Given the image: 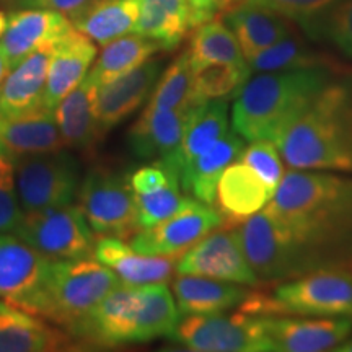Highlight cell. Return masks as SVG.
<instances>
[{"label":"cell","instance_id":"35","mask_svg":"<svg viewBox=\"0 0 352 352\" xmlns=\"http://www.w3.org/2000/svg\"><path fill=\"white\" fill-rule=\"evenodd\" d=\"M142 287V323H140V342H148L157 338H171L179 323V310L173 294L165 283L144 284Z\"/></svg>","mask_w":352,"mask_h":352},{"label":"cell","instance_id":"31","mask_svg":"<svg viewBox=\"0 0 352 352\" xmlns=\"http://www.w3.org/2000/svg\"><path fill=\"white\" fill-rule=\"evenodd\" d=\"M228 131L227 100H204L192 108L179 147V175Z\"/></svg>","mask_w":352,"mask_h":352},{"label":"cell","instance_id":"43","mask_svg":"<svg viewBox=\"0 0 352 352\" xmlns=\"http://www.w3.org/2000/svg\"><path fill=\"white\" fill-rule=\"evenodd\" d=\"M3 2L15 8H46V10H56L64 13L72 21L80 13L85 12L95 0H3Z\"/></svg>","mask_w":352,"mask_h":352},{"label":"cell","instance_id":"30","mask_svg":"<svg viewBox=\"0 0 352 352\" xmlns=\"http://www.w3.org/2000/svg\"><path fill=\"white\" fill-rule=\"evenodd\" d=\"M139 12L140 0H95L72 20V25L91 41L104 46L134 32Z\"/></svg>","mask_w":352,"mask_h":352},{"label":"cell","instance_id":"25","mask_svg":"<svg viewBox=\"0 0 352 352\" xmlns=\"http://www.w3.org/2000/svg\"><path fill=\"white\" fill-rule=\"evenodd\" d=\"M171 289L179 315L186 316L223 314L240 307L252 294L241 284L192 274H178Z\"/></svg>","mask_w":352,"mask_h":352},{"label":"cell","instance_id":"6","mask_svg":"<svg viewBox=\"0 0 352 352\" xmlns=\"http://www.w3.org/2000/svg\"><path fill=\"white\" fill-rule=\"evenodd\" d=\"M15 235L51 261L90 258L95 252V233L72 202L25 212Z\"/></svg>","mask_w":352,"mask_h":352},{"label":"cell","instance_id":"37","mask_svg":"<svg viewBox=\"0 0 352 352\" xmlns=\"http://www.w3.org/2000/svg\"><path fill=\"white\" fill-rule=\"evenodd\" d=\"M197 100H228L236 96L252 76L248 63L208 64L192 70Z\"/></svg>","mask_w":352,"mask_h":352},{"label":"cell","instance_id":"45","mask_svg":"<svg viewBox=\"0 0 352 352\" xmlns=\"http://www.w3.org/2000/svg\"><path fill=\"white\" fill-rule=\"evenodd\" d=\"M15 176V160H13L3 144L0 142V184Z\"/></svg>","mask_w":352,"mask_h":352},{"label":"cell","instance_id":"32","mask_svg":"<svg viewBox=\"0 0 352 352\" xmlns=\"http://www.w3.org/2000/svg\"><path fill=\"white\" fill-rule=\"evenodd\" d=\"M160 50V44L142 34H124L104 44L88 77L96 87L104 85L138 69Z\"/></svg>","mask_w":352,"mask_h":352},{"label":"cell","instance_id":"42","mask_svg":"<svg viewBox=\"0 0 352 352\" xmlns=\"http://www.w3.org/2000/svg\"><path fill=\"white\" fill-rule=\"evenodd\" d=\"M25 210L21 209L15 188V176L0 184V233H15L23 220Z\"/></svg>","mask_w":352,"mask_h":352},{"label":"cell","instance_id":"38","mask_svg":"<svg viewBox=\"0 0 352 352\" xmlns=\"http://www.w3.org/2000/svg\"><path fill=\"white\" fill-rule=\"evenodd\" d=\"M134 201L139 228L140 230L151 228L173 215L183 204L184 196L182 195V182L176 178L165 186L152 189V191L134 192Z\"/></svg>","mask_w":352,"mask_h":352},{"label":"cell","instance_id":"16","mask_svg":"<svg viewBox=\"0 0 352 352\" xmlns=\"http://www.w3.org/2000/svg\"><path fill=\"white\" fill-rule=\"evenodd\" d=\"M191 111H175L147 104L129 131L132 153L168 165L179 175V147Z\"/></svg>","mask_w":352,"mask_h":352},{"label":"cell","instance_id":"4","mask_svg":"<svg viewBox=\"0 0 352 352\" xmlns=\"http://www.w3.org/2000/svg\"><path fill=\"white\" fill-rule=\"evenodd\" d=\"M120 284V277L108 266L90 258L51 261L41 290L21 310L69 329Z\"/></svg>","mask_w":352,"mask_h":352},{"label":"cell","instance_id":"22","mask_svg":"<svg viewBox=\"0 0 352 352\" xmlns=\"http://www.w3.org/2000/svg\"><path fill=\"white\" fill-rule=\"evenodd\" d=\"M0 142L13 160L60 152L64 147L56 111L46 108H38L23 116L0 118Z\"/></svg>","mask_w":352,"mask_h":352},{"label":"cell","instance_id":"23","mask_svg":"<svg viewBox=\"0 0 352 352\" xmlns=\"http://www.w3.org/2000/svg\"><path fill=\"white\" fill-rule=\"evenodd\" d=\"M274 192L243 162L228 165L217 184L215 202L228 228L264 209Z\"/></svg>","mask_w":352,"mask_h":352},{"label":"cell","instance_id":"9","mask_svg":"<svg viewBox=\"0 0 352 352\" xmlns=\"http://www.w3.org/2000/svg\"><path fill=\"white\" fill-rule=\"evenodd\" d=\"M173 340L196 352H272L256 315H188L179 321Z\"/></svg>","mask_w":352,"mask_h":352},{"label":"cell","instance_id":"47","mask_svg":"<svg viewBox=\"0 0 352 352\" xmlns=\"http://www.w3.org/2000/svg\"><path fill=\"white\" fill-rule=\"evenodd\" d=\"M336 352H352V334L334 349Z\"/></svg>","mask_w":352,"mask_h":352},{"label":"cell","instance_id":"29","mask_svg":"<svg viewBox=\"0 0 352 352\" xmlns=\"http://www.w3.org/2000/svg\"><path fill=\"white\" fill-rule=\"evenodd\" d=\"M189 30L192 26L188 0H140L134 33L153 39L164 51H173Z\"/></svg>","mask_w":352,"mask_h":352},{"label":"cell","instance_id":"21","mask_svg":"<svg viewBox=\"0 0 352 352\" xmlns=\"http://www.w3.org/2000/svg\"><path fill=\"white\" fill-rule=\"evenodd\" d=\"M94 256L120 277L122 284L129 285L166 283L176 272L178 263V256L135 252L118 236H100L95 243Z\"/></svg>","mask_w":352,"mask_h":352},{"label":"cell","instance_id":"24","mask_svg":"<svg viewBox=\"0 0 352 352\" xmlns=\"http://www.w3.org/2000/svg\"><path fill=\"white\" fill-rule=\"evenodd\" d=\"M96 90L98 87L87 76L57 104L56 121L65 147L88 153L104 135L95 113Z\"/></svg>","mask_w":352,"mask_h":352},{"label":"cell","instance_id":"8","mask_svg":"<svg viewBox=\"0 0 352 352\" xmlns=\"http://www.w3.org/2000/svg\"><path fill=\"white\" fill-rule=\"evenodd\" d=\"M78 179V164L69 152L15 160V188L25 212L70 204L80 188Z\"/></svg>","mask_w":352,"mask_h":352},{"label":"cell","instance_id":"48","mask_svg":"<svg viewBox=\"0 0 352 352\" xmlns=\"http://www.w3.org/2000/svg\"><path fill=\"white\" fill-rule=\"evenodd\" d=\"M6 28H7V19H6V15L0 12V38H2V34H3V32H6Z\"/></svg>","mask_w":352,"mask_h":352},{"label":"cell","instance_id":"18","mask_svg":"<svg viewBox=\"0 0 352 352\" xmlns=\"http://www.w3.org/2000/svg\"><path fill=\"white\" fill-rule=\"evenodd\" d=\"M160 69L158 60L148 59L126 76L98 87L95 113L103 134L121 124L147 101L160 77Z\"/></svg>","mask_w":352,"mask_h":352},{"label":"cell","instance_id":"44","mask_svg":"<svg viewBox=\"0 0 352 352\" xmlns=\"http://www.w3.org/2000/svg\"><path fill=\"white\" fill-rule=\"evenodd\" d=\"M191 8V26L192 30L206 21L217 19L230 8L235 0H188Z\"/></svg>","mask_w":352,"mask_h":352},{"label":"cell","instance_id":"36","mask_svg":"<svg viewBox=\"0 0 352 352\" xmlns=\"http://www.w3.org/2000/svg\"><path fill=\"white\" fill-rule=\"evenodd\" d=\"M246 63H248L252 72L253 70H256V72H279V70L318 67V65L331 67L329 59L310 50L307 44L290 36L259 51L258 54L246 59Z\"/></svg>","mask_w":352,"mask_h":352},{"label":"cell","instance_id":"26","mask_svg":"<svg viewBox=\"0 0 352 352\" xmlns=\"http://www.w3.org/2000/svg\"><path fill=\"white\" fill-rule=\"evenodd\" d=\"M70 344L67 334L39 316L0 302V352L60 351Z\"/></svg>","mask_w":352,"mask_h":352},{"label":"cell","instance_id":"15","mask_svg":"<svg viewBox=\"0 0 352 352\" xmlns=\"http://www.w3.org/2000/svg\"><path fill=\"white\" fill-rule=\"evenodd\" d=\"M51 259L20 236L0 233V298L21 308L41 290Z\"/></svg>","mask_w":352,"mask_h":352},{"label":"cell","instance_id":"27","mask_svg":"<svg viewBox=\"0 0 352 352\" xmlns=\"http://www.w3.org/2000/svg\"><path fill=\"white\" fill-rule=\"evenodd\" d=\"M223 21L235 34L245 59L292 34L285 16L258 3H235L223 13Z\"/></svg>","mask_w":352,"mask_h":352},{"label":"cell","instance_id":"11","mask_svg":"<svg viewBox=\"0 0 352 352\" xmlns=\"http://www.w3.org/2000/svg\"><path fill=\"white\" fill-rule=\"evenodd\" d=\"M220 226L223 219L214 206L196 197H184L173 215L132 235L131 246L144 254L178 256Z\"/></svg>","mask_w":352,"mask_h":352},{"label":"cell","instance_id":"34","mask_svg":"<svg viewBox=\"0 0 352 352\" xmlns=\"http://www.w3.org/2000/svg\"><path fill=\"white\" fill-rule=\"evenodd\" d=\"M201 100L195 94V74L188 51L178 56L153 88L148 107L175 111H191Z\"/></svg>","mask_w":352,"mask_h":352},{"label":"cell","instance_id":"12","mask_svg":"<svg viewBox=\"0 0 352 352\" xmlns=\"http://www.w3.org/2000/svg\"><path fill=\"white\" fill-rule=\"evenodd\" d=\"M230 230L259 283H285L300 277L290 246L270 214L259 210Z\"/></svg>","mask_w":352,"mask_h":352},{"label":"cell","instance_id":"1","mask_svg":"<svg viewBox=\"0 0 352 352\" xmlns=\"http://www.w3.org/2000/svg\"><path fill=\"white\" fill-rule=\"evenodd\" d=\"M263 210L289 243L300 276L324 267H352L349 176L292 168Z\"/></svg>","mask_w":352,"mask_h":352},{"label":"cell","instance_id":"41","mask_svg":"<svg viewBox=\"0 0 352 352\" xmlns=\"http://www.w3.org/2000/svg\"><path fill=\"white\" fill-rule=\"evenodd\" d=\"M240 2L258 3V6L271 8L287 20L302 25L303 30L310 33L316 21L340 0H235V3Z\"/></svg>","mask_w":352,"mask_h":352},{"label":"cell","instance_id":"40","mask_svg":"<svg viewBox=\"0 0 352 352\" xmlns=\"http://www.w3.org/2000/svg\"><path fill=\"white\" fill-rule=\"evenodd\" d=\"M240 162L248 165L272 192L284 178L283 157L272 140H252L241 152Z\"/></svg>","mask_w":352,"mask_h":352},{"label":"cell","instance_id":"10","mask_svg":"<svg viewBox=\"0 0 352 352\" xmlns=\"http://www.w3.org/2000/svg\"><path fill=\"white\" fill-rule=\"evenodd\" d=\"M142 287L120 284L90 314L69 328V334L98 346L140 344Z\"/></svg>","mask_w":352,"mask_h":352},{"label":"cell","instance_id":"3","mask_svg":"<svg viewBox=\"0 0 352 352\" xmlns=\"http://www.w3.org/2000/svg\"><path fill=\"white\" fill-rule=\"evenodd\" d=\"M276 145L294 170L352 173V77L333 78Z\"/></svg>","mask_w":352,"mask_h":352},{"label":"cell","instance_id":"46","mask_svg":"<svg viewBox=\"0 0 352 352\" xmlns=\"http://www.w3.org/2000/svg\"><path fill=\"white\" fill-rule=\"evenodd\" d=\"M10 64L7 63V59H6V56L2 54V51H0V85H2V82H3V78L7 77V74L10 72Z\"/></svg>","mask_w":352,"mask_h":352},{"label":"cell","instance_id":"20","mask_svg":"<svg viewBox=\"0 0 352 352\" xmlns=\"http://www.w3.org/2000/svg\"><path fill=\"white\" fill-rule=\"evenodd\" d=\"M56 43L33 51L7 74L0 85V118L23 116L43 108L47 69Z\"/></svg>","mask_w":352,"mask_h":352},{"label":"cell","instance_id":"13","mask_svg":"<svg viewBox=\"0 0 352 352\" xmlns=\"http://www.w3.org/2000/svg\"><path fill=\"white\" fill-rule=\"evenodd\" d=\"M274 352L334 351L352 334V318L256 315Z\"/></svg>","mask_w":352,"mask_h":352},{"label":"cell","instance_id":"19","mask_svg":"<svg viewBox=\"0 0 352 352\" xmlns=\"http://www.w3.org/2000/svg\"><path fill=\"white\" fill-rule=\"evenodd\" d=\"M95 57L96 46L94 41L78 30L74 28L60 38L54 44L41 107L56 111L64 96L87 77Z\"/></svg>","mask_w":352,"mask_h":352},{"label":"cell","instance_id":"28","mask_svg":"<svg viewBox=\"0 0 352 352\" xmlns=\"http://www.w3.org/2000/svg\"><path fill=\"white\" fill-rule=\"evenodd\" d=\"M245 148V139L239 132L228 129L212 147L202 152L179 175V182L184 191L206 204H215V192L220 176L228 165L240 158Z\"/></svg>","mask_w":352,"mask_h":352},{"label":"cell","instance_id":"2","mask_svg":"<svg viewBox=\"0 0 352 352\" xmlns=\"http://www.w3.org/2000/svg\"><path fill=\"white\" fill-rule=\"evenodd\" d=\"M334 78L329 65L263 72L245 83L232 108V129L248 142H277Z\"/></svg>","mask_w":352,"mask_h":352},{"label":"cell","instance_id":"5","mask_svg":"<svg viewBox=\"0 0 352 352\" xmlns=\"http://www.w3.org/2000/svg\"><path fill=\"white\" fill-rule=\"evenodd\" d=\"M250 315H298L352 318V271L324 267L280 283L266 296L252 292L240 305Z\"/></svg>","mask_w":352,"mask_h":352},{"label":"cell","instance_id":"7","mask_svg":"<svg viewBox=\"0 0 352 352\" xmlns=\"http://www.w3.org/2000/svg\"><path fill=\"white\" fill-rule=\"evenodd\" d=\"M78 206L98 236L131 239L140 228L129 178L107 168H94L78 188Z\"/></svg>","mask_w":352,"mask_h":352},{"label":"cell","instance_id":"33","mask_svg":"<svg viewBox=\"0 0 352 352\" xmlns=\"http://www.w3.org/2000/svg\"><path fill=\"white\" fill-rule=\"evenodd\" d=\"M192 70L208 64H243V52L226 21L212 19L196 26L188 47Z\"/></svg>","mask_w":352,"mask_h":352},{"label":"cell","instance_id":"14","mask_svg":"<svg viewBox=\"0 0 352 352\" xmlns=\"http://www.w3.org/2000/svg\"><path fill=\"white\" fill-rule=\"evenodd\" d=\"M176 274H192L258 287L254 274L232 230H214L186 250L176 263Z\"/></svg>","mask_w":352,"mask_h":352},{"label":"cell","instance_id":"39","mask_svg":"<svg viewBox=\"0 0 352 352\" xmlns=\"http://www.w3.org/2000/svg\"><path fill=\"white\" fill-rule=\"evenodd\" d=\"M311 36H324L336 50L352 59V0H340L310 30Z\"/></svg>","mask_w":352,"mask_h":352},{"label":"cell","instance_id":"17","mask_svg":"<svg viewBox=\"0 0 352 352\" xmlns=\"http://www.w3.org/2000/svg\"><path fill=\"white\" fill-rule=\"evenodd\" d=\"M72 30V21L64 13L46 8H20L8 15L7 28L0 38V51L13 69L33 51L59 41Z\"/></svg>","mask_w":352,"mask_h":352}]
</instances>
